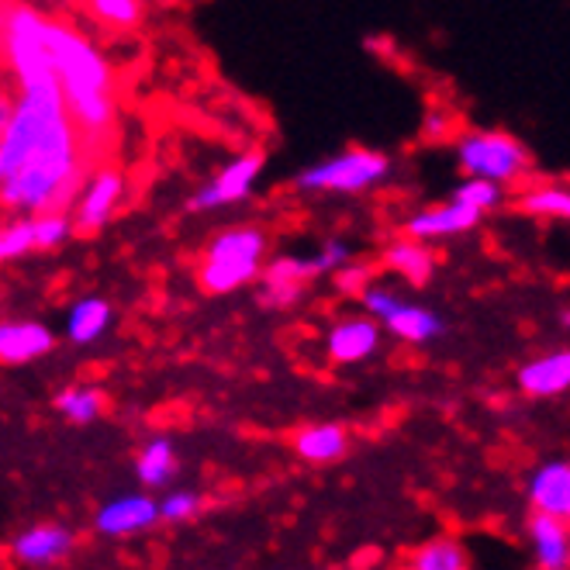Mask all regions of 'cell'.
I'll return each instance as SVG.
<instances>
[{"mask_svg": "<svg viewBox=\"0 0 570 570\" xmlns=\"http://www.w3.org/2000/svg\"><path fill=\"white\" fill-rule=\"evenodd\" d=\"M266 170V156L263 153H243L232 163L222 166V174L215 180H208L200 187L194 197H190V212H218V208H228V205H239L246 200L259 180V174Z\"/></svg>", "mask_w": 570, "mask_h": 570, "instance_id": "5", "label": "cell"}, {"mask_svg": "<svg viewBox=\"0 0 570 570\" xmlns=\"http://www.w3.org/2000/svg\"><path fill=\"white\" fill-rule=\"evenodd\" d=\"M332 281H335V287H340V294H346V297H360V291L374 281V271L366 263H343V266H335L332 271Z\"/></svg>", "mask_w": 570, "mask_h": 570, "instance_id": "31", "label": "cell"}, {"mask_svg": "<svg viewBox=\"0 0 570 570\" xmlns=\"http://www.w3.org/2000/svg\"><path fill=\"white\" fill-rule=\"evenodd\" d=\"M56 335L42 322H0V363L21 366L31 360L49 356Z\"/></svg>", "mask_w": 570, "mask_h": 570, "instance_id": "11", "label": "cell"}, {"mask_svg": "<svg viewBox=\"0 0 570 570\" xmlns=\"http://www.w3.org/2000/svg\"><path fill=\"white\" fill-rule=\"evenodd\" d=\"M111 322H115V308L105 297H80L70 308V315H66V340L77 346H90L108 332Z\"/></svg>", "mask_w": 570, "mask_h": 570, "instance_id": "17", "label": "cell"}, {"mask_svg": "<svg viewBox=\"0 0 570 570\" xmlns=\"http://www.w3.org/2000/svg\"><path fill=\"white\" fill-rule=\"evenodd\" d=\"M159 522V501L136 491V494H121L108 505H100L94 515V529L100 535H139Z\"/></svg>", "mask_w": 570, "mask_h": 570, "instance_id": "7", "label": "cell"}, {"mask_svg": "<svg viewBox=\"0 0 570 570\" xmlns=\"http://www.w3.org/2000/svg\"><path fill=\"white\" fill-rule=\"evenodd\" d=\"M519 212H529L535 218H567L570 215V190L553 187V184L525 190L519 200Z\"/></svg>", "mask_w": 570, "mask_h": 570, "instance_id": "23", "label": "cell"}, {"mask_svg": "<svg viewBox=\"0 0 570 570\" xmlns=\"http://www.w3.org/2000/svg\"><path fill=\"white\" fill-rule=\"evenodd\" d=\"M353 256V249H350V243H343V239H325L322 243V249L312 256V266H315V277H322V274H332L335 266H343L346 259Z\"/></svg>", "mask_w": 570, "mask_h": 570, "instance_id": "32", "label": "cell"}, {"mask_svg": "<svg viewBox=\"0 0 570 570\" xmlns=\"http://www.w3.org/2000/svg\"><path fill=\"white\" fill-rule=\"evenodd\" d=\"M73 236V222L62 212L31 215V249H56Z\"/></svg>", "mask_w": 570, "mask_h": 570, "instance_id": "25", "label": "cell"}, {"mask_svg": "<svg viewBox=\"0 0 570 570\" xmlns=\"http://www.w3.org/2000/svg\"><path fill=\"white\" fill-rule=\"evenodd\" d=\"M259 277L263 281H312L315 266H312V259H301V256H277L263 266Z\"/></svg>", "mask_w": 570, "mask_h": 570, "instance_id": "29", "label": "cell"}, {"mask_svg": "<svg viewBox=\"0 0 570 570\" xmlns=\"http://www.w3.org/2000/svg\"><path fill=\"white\" fill-rule=\"evenodd\" d=\"M125 190H128V180L121 170H115V166H105V170H97L87 187L77 194V208H73V228L80 232H100L111 215L121 208L125 200Z\"/></svg>", "mask_w": 570, "mask_h": 570, "instance_id": "6", "label": "cell"}, {"mask_svg": "<svg viewBox=\"0 0 570 570\" xmlns=\"http://www.w3.org/2000/svg\"><path fill=\"white\" fill-rule=\"evenodd\" d=\"M266 253H271V236H266V228L259 225L225 228L205 249V256L212 259H239V263H263Z\"/></svg>", "mask_w": 570, "mask_h": 570, "instance_id": "14", "label": "cell"}, {"mask_svg": "<svg viewBox=\"0 0 570 570\" xmlns=\"http://www.w3.org/2000/svg\"><path fill=\"white\" fill-rule=\"evenodd\" d=\"M24 253H31V218H18L0 228V263L21 259Z\"/></svg>", "mask_w": 570, "mask_h": 570, "instance_id": "28", "label": "cell"}, {"mask_svg": "<svg viewBox=\"0 0 570 570\" xmlns=\"http://www.w3.org/2000/svg\"><path fill=\"white\" fill-rule=\"evenodd\" d=\"M391 177V159L374 149H346L332 159H322L297 174L294 187L305 194H363Z\"/></svg>", "mask_w": 570, "mask_h": 570, "instance_id": "2", "label": "cell"}, {"mask_svg": "<svg viewBox=\"0 0 570 570\" xmlns=\"http://www.w3.org/2000/svg\"><path fill=\"white\" fill-rule=\"evenodd\" d=\"M529 535H532V550L535 560L547 570H563L570 563V535H567V519L535 512L529 519Z\"/></svg>", "mask_w": 570, "mask_h": 570, "instance_id": "15", "label": "cell"}, {"mask_svg": "<svg viewBox=\"0 0 570 570\" xmlns=\"http://www.w3.org/2000/svg\"><path fill=\"white\" fill-rule=\"evenodd\" d=\"M384 266L401 274L409 284L425 287L435 274V253L419 239H397L384 249Z\"/></svg>", "mask_w": 570, "mask_h": 570, "instance_id": "18", "label": "cell"}, {"mask_svg": "<svg viewBox=\"0 0 570 570\" xmlns=\"http://www.w3.org/2000/svg\"><path fill=\"white\" fill-rule=\"evenodd\" d=\"M301 297H305V281H263L259 287V305L274 312L294 308Z\"/></svg>", "mask_w": 570, "mask_h": 570, "instance_id": "27", "label": "cell"}, {"mask_svg": "<svg viewBox=\"0 0 570 570\" xmlns=\"http://www.w3.org/2000/svg\"><path fill=\"white\" fill-rule=\"evenodd\" d=\"M360 305L371 312V318L384 328H391L397 340L405 343H429L443 332V318L432 315L429 308L415 305V301H405L401 294H394L384 284H366L360 291Z\"/></svg>", "mask_w": 570, "mask_h": 570, "instance_id": "4", "label": "cell"}, {"mask_svg": "<svg viewBox=\"0 0 570 570\" xmlns=\"http://www.w3.org/2000/svg\"><path fill=\"white\" fill-rule=\"evenodd\" d=\"M87 11L111 28H139L146 18L142 0H87Z\"/></svg>", "mask_w": 570, "mask_h": 570, "instance_id": "24", "label": "cell"}, {"mask_svg": "<svg viewBox=\"0 0 570 570\" xmlns=\"http://www.w3.org/2000/svg\"><path fill=\"white\" fill-rule=\"evenodd\" d=\"M466 563H471V557H466V550L456 540H432L419 547L412 557L415 570H463Z\"/></svg>", "mask_w": 570, "mask_h": 570, "instance_id": "22", "label": "cell"}, {"mask_svg": "<svg viewBox=\"0 0 570 570\" xmlns=\"http://www.w3.org/2000/svg\"><path fill=\"white\" fill-rule=\"evenodd\" d=\"M56 409L70 419L73 425H87L94 419H100V412L108 409V397L100 387H66L56 397Z\"/></svg>", "mask_w": 570, "mask_h": 570, "instance_id": "21", "label": "cell"}, {"mask_svg": "<svg viewBox=\"0 0 570 570\" xmlns=\"http://www.w3.org/2000/svg\"><path fill=\"white\" fill-rule=\"evenodd\" d=\"M11 115H14V94L0 90V136H4V128H8Z\"/></svg>", "mask_w": 570, "mask_h": 570, "instance_id": "34", "label": "cell"}, {"mask_svg": "<svg viewBox=\"0 0 570 570\" xmlns=\"http://www.w3.org/2000/svg\"><path fill=\"white\" fill-rule=\"evenodd\" d=\"M456 163L466 177L515 184L532 170L529 149L509 131H466L456 142Z\"/></svg>", "mask_w": 570, "mask_h": 570, "instance_id": "3", "label": "cell"}, {"mask_svg": "<svg viewBox=\"0 0 570 570\" xmlns=\"http://www.w3.org/2000/svg\"><path fill=\"white\" fill-rule=\"evenodd\" d=\"M263 271V263H239V259H212L205 256L197 266V281H200V291L208 294H232L246 287L249 281H256Z\"/></svg>", "mask_w": 570, "mask_h": 570, "instance_id": "19", "label": "cell"}, {"mask_svg": "<svg viewBox=\"0 0 570 570\" xmlns=\"http://www.w3.org/2000/svg\"><path fill=\"white\" fill-rule=\"evenodd\" d=\"M46 46H49V56H52L62 94H80V90L115 94L111 62L100 56L83 36H77L73 28L56 24V21L46 18Z\"/></svg>", "mask_w": 570, "mask_h": 570, "instance_id": "1", "label": "cell"}, {"mask_svg": "<svg viewBox=\"0 0 570 570\" xmlns=\"http://www.w3.org/2000/svg\"><path fill=\"white\" fill-rule=\"evenodd\" d=\"M474 225H481V212L463 205V200H450V205H440V208H425V212H415L405 225L409 239H419V243H432V239H450V236H463V232H471Z\"/></svg>", "mask_w": 570, "mask_h": 570, "instance_id": "9", "label": "cell"}, {"mask_svg": "<svg viewBox=\"0 0 570 570\" xmlns=\"http://www.w3.org/2000/svg\"><path fill=\"white\" fill-rule=\"evenodd\" d=\"M453 200H463V205H471L484 215L491 208H501V200H505V184L488 180V177H466L453 190Z\"/></svg>", "mask_w": 570, "mask_h": 570, "instance_id": "26", "label": "cell"}, {"mask_svg": "<svg viewBox=\"0 0 570 570\" xmlns=\"http://www.w3.org/2000/svg\"><path fill=\"white\" fill-rule=\"evenodd\" d=\"M73 550H77V535L66 525H36V529L21 532L11 543L14 560L28 563V567H52L70 557Z\"/></svg>", "mask_w": 570, "mask_h": 570, "instance_id": "10", "label": "cell"}, {"mask_svg": "<svg viewBox=\"0 0 570 570\" xmlns=\"http://www.w3.org/2000/svg\"><path fill=\"white\" fill-rule=\"evenodd\" d=\"M377 346H381V325L374 318H343L325 335V353L340 366L371 360Z\"/></svg>", "mask_w": 570, "mask_h": 570, "instance_id": "8", "label": "cell"}, {"mask_svg": "<svg viewBox=\"0 0 570 570\" xmlns=\"http://www.w3.org/2000/svg\"><path fill=\"white\" fill-rule=\"evenodd\" d=\"M515 381L529 397H557V394H563L570 387V353L557 350V353H547L540 360L525 363Z\"/></svg>", "mask_w": 570, "mask_h": 570, "instance_id": "13", "label": "cell"}, {"mask_svg": "<svg viewBox=\"0 0 570 570\" xmlns=\"http://www.w3.org/2000/svg\"><path fill=\"white\" fill-rule=\"evenodd\" d=\"M346 450H350V440L343 425L322 422V425H305L294 432V453L308 463H335L346 456Z\"/></svg>", "mask_w": 570, "mask_h": 570, "instance_id": "16", "label": "cell"}, {"mask_svg": "<svg viewBox=\"0 0 570 570\" xmlns=\"http://www.w3.org/2000/svg\"><path fill=\"white\" fill-rule=\"evenodd\" d=\"M529 498L535 512H547L557 519L570 515V463L550 460L529 481Z\"/></svg>", "mask_w": 570, "mask_h": 570, "instance_id": "12", "label": "cell"}, {"mask_svg": "<svg viewBox=\"0 0 570 570\" xmlns=\"http://www.w3.org/2000/svg\"><path fill=\"white\" fill-rule=\"evenodd\" d=\"M136 474L146 488H166L174 478H177V450L170 440H149L142 446V453L136 456Z\"/></svg>", "mask_w": 570, "mask_h": 570, "instance_id": "20", "label": "cell"}, {"mask_svg": "<svg viewBox=\"0 0 570 570\" xmlns=\"http://www.w3.org/2000/svg\"><path fill=\"white\" fill-rule=\"evenodd\" d=\"M197 512H200V494H194V491H170L159 501L163 522H190Z\"/></svg>", "mask_w": 570, "mask_h": 570, "instance_id": "30", "label": "cell"}, {"mask_svg": "<svg viewBox=\"0 0 570 570\" xmlns=\"http://www.w3.org/2000/svg\"><path fill=\"white\" fill-rule=\"evenodd\" d=\"M422 136L429 142H443L450 136V115L446 111H429L425 121H422Z\"/></svg>", "mask_w": 570, "mask_h": 570, "instance_id": "33", "label": "cell"}]
</instances>
